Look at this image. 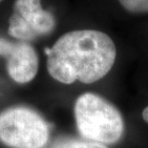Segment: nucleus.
Instances as JSON below:
<instances>
[{"label": "nucleus", "mask_w": 148, "mask_h": 148, "mask_svg": "<svg viewBox=\"0 0 148 148\" xmlns=\"http://www.w3.org/2000/svg\"><path fill=\"white\" fill-rule=\"evenodd\" d=\"M45 53L48 73L64 84L99 80L112 69L116 56L111 37L95 30L66 33Z\"/></svg>", "instance_id": "1"}, {"label": "nucleus", "mask_w": 148, "mask_h": 148, "mask_svg": "<svg viewBox=\"0 0 148 148\" xmlns=\"http://www.w3.org/2000/svg\"><path fill=\"white\" fill-rule=\"evenodd\" d=\"M75 116L77 130L86 140L112 144L121 138L123 119L116 107L103 97L85 93L75 101Z\"/></svg>", "instance_id": "2"}, {"label": "nucleus", "mask_w": 148, "mask_h": 148, "mask_svg": "<svg viewBox=\"0 0 148 148\" xmlns=\"http://www.w3.org/2000/svg\"><path fill=\"white\" fill-rule=\"evenodd\" d=\"M49 140V125L38 113L24 106L0 113V141L11 148H43Z\"/></svg>", "instance_id": "3"}, {"label": "nucleus", "mask_w": 148, "mask_h": 148, "mask_svg": "<svg viewBox=\"0 0 148 148\" xmlns=\"http://www.w3.org/2000/svg\"><path fill=\"white\" fill-rule=\"evenodd\" d=\"M40 0H15L9 20V34L20 41L32 40L51 34L56 19L41 7Z\"/></svg>", "instance_id": "4"}, {"label": "nucleus", "mask_w": 148, "mask_h": 148, "mask_svg": "<svg viewBox=\"0 0 148 148\" xmlns=\"http://www.w3.org/2000/svg\"><path fill=\"white\" fill-rule=\"evenodd\" d=\"M0 56L7 60L9 75L18 83L33 80L38 71V56L26 41L11 42L0 37Z\"/></svg>", "instance_id": "5"}, {"label": "nucleus", "mask_w": 148, "mask_h": 148, "mask_svg": "<svg viewBox=\"0 0 148 148\" xmlns=\"http://www.w3.org/2000/svg\"><path fill=\"white\" fill-rule=\"evenodd\" d=\"M50 148H107L104 144L92 140H81L73 138H62L56 140Z\"/></svg>", "instance_id": "6"}, {"label": "nucleus", "mask_w": 148, "mask_h": 148, "mask_svg": "<svg viewBox=\"0 0 148 148\" xmlns=\"http://www.w3.org/2000/svg\"><path fill=\"white\" fill-rule=\"evenodd\" d=\"M121 5L131 14L148 12V0H119Z\"/></svg>", "instance_id": "7"}, {"label": "nucleus", "mask_w": 148, "mask_h": 148, "mask_svg": "<svg viewBox=\"0 0 148 148\" xmlns=\"http://www.w3.org/2000/svg\"><path fill=\"white\" fill-rule=\"evenodd\" d=\"M143 119L146 122H148V106L143 110Z\"/></svg>", "instance_id": "8"}, {"label": "nucleus", "mask_w": 148, "mask_h": 148, "mask_svg": "<svg viewBox=\"0 0 148 148\" xmlns=\"http://www.w3.org/2000/svg\"><path fill=\"white\" fill-rule=\"evenodd\" d=\"M1 1H2V0H0V2H1Z\"/></svg>", "instance_id": "9"}]
</instances>
